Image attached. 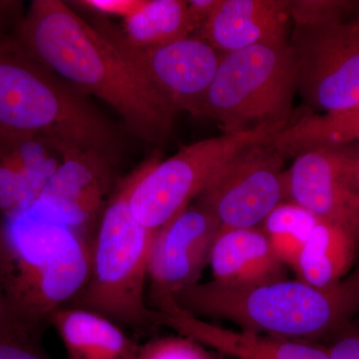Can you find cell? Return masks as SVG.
<instances>
[{"instance_id":"1","label":"cell","mask_w":359,"mask_h":359,"mask_svg":"<svg viewBox=\"0 0 359 359\" xmlns=\"http://www.w3.org/2000/svg\"><path fill=\"white\" fill-rule=\"evenodd\" d=\"M15 33L56 76L115 109L135 136L149 143L166 140L179 111L125 57L100 23H89L60 0H34Z\"/></svg>"},{"instance_id":"2","label":"cell","mask_w":359,"mask_h":359,"mask_svg":"<svg viewBox=\"0 0 359 359\" xmlns=\"http://www.w3.org/2000/svg\"><path fill=\"white\" fill-rule=\"evenodd\" d=\"M0 226V276L9 320L39 340L52 316L84 289L91 242L39 205L4 217Z\"/></svg>"},{"instance_id":"3","label":"cell","mask_w":359,"mask_h":359,"mask_svg":"<svg viewBox=\"0 0 359 359\" xmlns=\"http://www.w3.org/2000/svg\"><path fill=\"white\" fill-rule=\"evenodd\" d=\"M173 297L187 313L230 321L240 330L302 341L332 340L359 313V257L351 273L334 287L285 278L236 289L211 280L196 283Z\"/></svg>"},{"instance_id":"4","label":"cell","mask_w":359,"mask_h":359,"mask_svg":"<svg viewBox=\"0 0 359 359\" xmlns=\"http://www.w3.org/2000/svg\"><path fill=\"white\" fill-rule=\"evenodd\" d=\"M15 32L0 29V137H39L58 152L89 151L117 165L121 139L114 127L33 57Z\"/></svg>"},{"instance_id":"5","label":"cell","mask_w":359,"mask_h":359,"mask_svg":"<svg viewBox=\"0 0 359 359\" xmlns=\"http://www.w3.org/2000/svg\"><path fill=\"white\" fill-rule=\"evenodd\" d=\"M148 160L116 188L91 244V268L84 289L69 306L108 318L123 330L157 325L145 299L149 257L157 230L137 221L130 195Z\"/></svg>"},{"instance_id":"6","label":"cell","mask_w":359,"mask_h":359,"mask_svg":"<svg viewBox=\"0 0 359 359\" xmlns=\"http://www.w3.org/2000/svg\"><path fill=\"white\" fill-rule=\"evenodd\" d=\"M297 93L290 40L256 45L222 54L198 117L218 123L224 134L283 130Z\"/></svg>"},{"instance_id":"7","label":"cell","mask_w":359,"mask_h":359,"mask_svg":"<svg viewBox=\"0 0 359 359\" xmlns=\"http://www.w3.org/2000/svg\"><path fill=\"white\" fill-rule=\"evenodd\" d=\"M278 131L223 134L185 146L165 161L151 158L130 195L132 214L143 226L159 230L197 199L212 175L238 149Z\"/></svg>"},{"instance_id":"8","label":"cell","mask_w":359,"mask_h":359,"mask_svg":"<svg viewBox=\"0 0 359 359\" xmlns=\"http://www.w3.org/2000/svg\"><path fill=\"white\" fill-rule=\"evenodd\" d=\"M276 134L238 149L195 200L218 219L221 229L257 228L287 199V158L273 143Z\"/></svg>"},{"instance_id":"9","label":"cell","mask_w":359,"mask_h":359,"mask_svg":"<svg viewBox=\"0 0 359 359\" xmlns=\"http://www.w3.org/2000/svg\"><path fill=\"white\" fill-rule=\"evenodd\" d=\"M297 93L320 114L359 104V16L294 25L290 36Z\"/></svg>"},{"instance_id":"10","label":"cell","mask_w":359,"mask_h":359,"mask_svg":"<svg viewBox=\"0 0 359 359\" xmlns=\"http://www.w3.org/2000/svg\"><path fill=\"white\" fill-rule=\"evenodd\" d=\"M287 198L359 236L358 146H321L297 156L287 171Z\"/></svg>"},{"instance_id":"11","label":"cell","mask_w":359,"mask_h":359,"mask_svg":"<svg viewBox=\"0 0 359 359\" xmlns=\"http://www.w3.org/2000/svg\"><path fill=\"white\" fill-rule=\"evenodd\" d=\"M99 23L125 57L140 69L179 112L185 111L198 117L222 53L194 35L162 46L137 48L127 44L114 26L103 21Z\"/></svg>"},{"instance_id":"12","label":"cell","mask_w":359,"mask_h":359,"mask_svg":"<svg viewBox=\"0 0 359 359\" xmlns=\"http://www.w3.org/2000/svg\"><path fill=\"white\" fill-rule=\"evenodd\" d=\"M60 154L62 162L35 205L92 243L116 191L115 165L89 151L65 150Z\"/></svg>"},{"instance_id":"13","label":"cell","mask_w":359,"mask_h":359,"mask_svg":"<svg viewBox=\"0 0 359 359\" xmlns=\"http://www.w3.org/2000/svg\"><path fill=\"white\" fill-rule=\"evenodd\" d=\"M219 229L218 219L197 204L161 226L149 257L152 295H174L199 283Z\"/></svg>"},{"instance_id":"14","label":"cell","mask_w":359,"mask_h":359,"mask_svg":"<svg viewBox=\"0 0 359 359\" xmlns=\"http://www.w3.org/2000/svg\"><path fill=\"white\" fill-rule=\"evenodd\" d=\"M157 325H165L200 342L226 358L233 359H330L327 347L302 341L233 330L219 327L180 308L170 294L152 297Z\"/></svg>"},{"instance_id":"15","label":"cell","mask_w":359,"mask_h":359,"mask_svg":"<svg viewBox=\"0 0 359 359\" xmlns=\"http://www.w3.org/2000/svg\"><path fill=\"white\" fill-rule=\"evenodd\" d=\"M290 0H219L211 18L194 34L219 53L287 41Z\"/></svg>"},{"instance_id":"16","label":"cell","mask_w":359,"mask_h":359,"mask_svg":"<svg viewBox=\"0 0 359 359\" xmlns=\"http://www.w3.org/2000/svg\"><path fill=\"white\" fill-rule=\"evenodd\" d=\"M62 155L39 137H0V212L25 211L57 171Z\"/></svg>"},{"instance_id":"17","label":"cell","mask_w":359,"mask_h":359,"mask_svg":"<svg viewBox=\"0 0 359 359\" xmlns=\"http://www.w3.org/2000/svg\"><path fill=\"white\" fill-rule=\"evenodd\" d=\"M212 280L226 287L249 289L285 280V268L263 230L219 229L209 261Z\"/></svg>"},{"instance_id":"18","label":"cell","mask_w":359,"mask_h":359,"mask_svg":"<svg viewBox=\"0 0 359 359\" xmlns=\"http://www.w3.org/2000/svg\"><path fill=\"white\" fill-rule=\"evenodd\" d=\"M67 359H137L140 344L100 314L65 306L52 316Z\"/></svg>"},{"instance_id":"19","label":"cell","mask_w":359,"mask_h":359,"mask_svg":"<svg viewBox=\"0 0 359 359\" xmlns=\"http://www.w3.org/2000/svg\"><path fill=\"white\" fill-rule=\"evenodd\" d=\"M359 236L339 224L318 219L297 264V278L318 287L341 282L358 263Z\"/></svg>"},{"instance_id":"20","label":"cell","mask_w":359,"mask_h":359,"mask_svg":"<svg viewBox=\"0 0 359 359\" xmlns=\"http://www.w3.org/2000/svg\"><path fill=\"white\" fill-rule=\"evenodd\" d=\"M273 140L285 158L321 146L354 143L359 141V104L341 112L302 116L278 131Z\"/></svg>"},{"instance_id":"21","label":"cell","mask_w":359,"mask_h":359,"mask_svg":"<svg viewBox=\"0 0 359 359\" xmlns=\"http://www.w3.org/2000/svg\"><path fill=\"white\" fill-rule=\"evenodd\" d=\"M118 34L137 48L162 46L193 34L188 15V1L145 0L137 13L123 20Z\"/></svg>"},{"instance_id":"22","label":"cell","mask_w":359,"mask_h":359,"mask_svg":"<svg viewBox=\"0 0 359 359\" xmlns=\"http://www.w3.org/2000/svg\"><path fill=\"white\" fill-rule=\"evenodd\" d=\"M318 218L294 203L278 205L264 219V233L276 257L285 266L299 264L304 245Z\"/></svg>"},{"instance_id":"23","label":"cell","mask_w":359,"mask_h":359,"mask_svg":"<svg viewBox=\"0 0 359 359\" xmlns=\"http://www.w3.org/2000/svg\"><path fill=\"white\" fill-rule=\"evenodd\" d=\"M185 335L163 337L140 346L137 359H226Z\"/></svg>"},{"instance_id":"24","label":"cell","mask_w":359,"mask_h":359,"mask_svg":"<svg viewBox=\"0 0 359 359\" xmlns=\"http://www.w3.org/2000/svg\"><path fill=\"white\" fill-rule=\"evenodd\" d=\"M358 6L359 1L351 0H290V18L294 25L346 20Z\"/></svg>"},{"instance_id":"25","label":"cell","mask_w":359,"mask_h":359,"mask_svg":"<svg viewBox=\"0 0 359 359\" xmlns=\"http://www.w3.org/2000/svg\"><path fill=\"white\" fill-rule=\"evenodd\" d=\"M0 359H53L42 351L39 342L16 337L0 335Z\"/></svg>"},{"instance_id":"26","label":"cell","mask_w":359,"mask_h":359,"mask_svg":"<svg viewBox=\"0 0 359 359\" xmlns=\"http://www.w3.org/2000/svg\"><path fill=\"white\" fill-rule=\"evenodd\" d=\"M70 4L102 16H115L125 20L137 13L145 4V0H79Z\"/></svg>"},{"instance_id":"27","label":"cell","mask_w":359,"mask_h":359,"mask_svg":"<svg viewBox=\"0 0 359 359\" xmlns=\"http://www.w3.org/2000/svg\"><path fill=\"white\" fill-rule=\"evenodd\" d=\"M325 347L330 359H359V330L351 325Z\"/></svg>"},{"instance_id":"28","label":"cell","mask_w":359,"mask_h":359,"mask_svg":"<svg viewBox=\"0 0 359 359\" xmlns=\"http://www.w3.org/2000/svg\"><path fill=\"white\" fill-rule=\"evenodd\" d=\"M219 0H191L188 1V15L192 27L193 34L199 32L201 28L211 18Z\"/></svg>"},{"instance_id":"29","label":"cell","mask_w":359,"mask_h":359,"mask_svg":"<svg viewBox=\"0 0 359 359\" xmlns=\"http://www.w3.org/2000/svg\"><path fill=\"white\" fill-rule=\"evenodd\" d=\"M22 4L20 1H0V29H8L18 26L25 13H21Z\"/></svg>"},{"instance_id":"30","label":"cell","mask_w":359,"mask_h":359,"mask_svg":"<svg viewBox=\"0 0 359 359\" xmlns=\"http://www.w3.org/2000/svg\"><path fill=\"white\" fill-rule=\"evenodd\" d=\"M355 14L356 15L359 16V6L358 7V9H356Z\"/></svg>"}]
</instances>
